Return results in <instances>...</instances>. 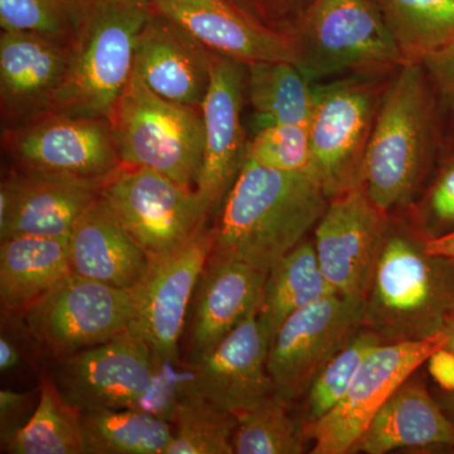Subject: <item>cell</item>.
Here are the masks:
<instances>
[{"label": "cell", "mask_w": 454, "mask_h": 454, "mask_svg": "<svg viewBox=\"0 0 454 454\" xmlns=\"http://www.w3.org/2000/svg\"><path fill=\"white\" fill-rule=\"evenodd\" d=\"M268 274L243 260L212 254L192 301L187 361H196L260 309Z\"/></svg>", "instance_id": "21"}, {"label": "cell", "mask_w": 454, "mask_h": 454, "mask_svg": "<svg viewBox=\"0 0 454 454\" xmlns=\"http://www.w3.org/2000/svg\"><path fill=\"white\" fill-rule=\"evenodd\" d=\"M33 397L28 393L3 389L0 391V438L2 447L22 428L31 418Z\"/></svg>", "instance_id": "39"}, {"label": "cell", "mask_w": 454, "mask_h": 454, "mask_svg": "<svg viewBox=\"0 0 454 454\" xmlns=\"http://www.w3.org/2000/svg\"><path fill=\"white\" fill-rule=\"evenodd\" d=\"M166 454H234L236 417L197 394L178 400Z\"/></svg>", "instance_id": "31"}, {"label": "cell", "mask_w": 454, "mask_h": 454, "mask_svg": "<svg viewBox=\"0 0 454 454\" xmlns=\"http://www.w3.org/2000/svg\"><path fill=\"white\" fill-rule=\"evenodd\" d=\"M164 2H184V0H164Z\"/></svg>", "instance_id": "45"}, {"label": "cell", "mask_w": 454, "mask_h": 454, "mask_svg": "<svg viewBox=\"0 0 454 454\" xmlns=\"http://www.w3.org/2000/svg\"><path fill=\"white\" fill-rule=\"evenodd\" d=\"M89 0H0L2 31L35 33L70 46Z\"/></svg>", "instance_id": "33"}, {"label": "cell", "mask_w": 454, "mask_h": 454, "mask_svg": "<svg viewBox=\"0 0 454 454\" xmlns=\"http://www.w3.org/2000/svg\"><path fill=\"white\" fill-rule=\"evenodd\" d=\"M268 31L289 38L313 0H227Z\"/></svg>", "instance_id": "38"}, {"label": "cell", "mask_w": 454, "mask_h": 454, "mask_svg": "<svg viewBox=\"0 0 454 454\" xmlns=\"http://www.w3.org/2000/svg\"><path fill=\"white\" fill-rule=\"evenodd\" d=\"M429 373L447 393H454V352L447 346L437 349L428 358Z\"/></svg>", "instance_id": "40"}, {"label": "cell", "mask_w": 454, "mask_h": 454, "mask_svg": "<svg viewBox=\"0 0 454 454\" xmlns=\"http://www.w3.org/2000/svg\"><path fill=\"white\" fill-rule=\"evenodd\" d=\"M393 74H346L313 83L310 148L316 177L328 199L360 187L367 146Z\"/></svg>", "instance_id": "7"}, {"label": "cell", "mask_w": 454, "mask_h": 454, "mask_svg": "<svg viewBox=\"0 0 454 454\" xmlns=\"http://www.w3.org/2000/svg\"><path fill=\"white\" fill-rule=\"evenodd\" d=\"M447 343V334L441 331L428 339L385 342L373 349L339 404L321 419L304 424V439L315 443L310 453H352L379 409Z\"/></svg>", "instance_id": "10"}, {"label": "cell", "mask_w": 454, "mask_h": 454, "mask_svg": "<svg viewBox=\"0 0 454 454\" xmlns=\"http://www.w3.org/2000/svg\"><path fill=\"white\" fill-rule=\"evenodd\" d=\"M390 225V215L363 187L330 200L313 241L325 279L337 294L365 300Z\"/></svg>", "instance_id": "14"}, {"label": "cell", "mask_w": 454, "mask_h": 454, "mask_svg": "<svg viewBox=\"0 0 454 454\" xmlns=\"http://www.w3.org/2000/svg\"><path fill=\"white\" fill-rule=\"evenodd\" d=\"M444 153L443 130L428 77L420 62H406L385 90L360 187L391 216L419 199Z\"/></svg>", "instance_id": "2"}, {"label": "cell", "mask_w": 454, "mask_h": 454, "mask_svg": "<svg viewBox=\"0 0 454 454\" xmlns=\"http://www.w3.org/2000/svg\"><path fill=\"white\" fill-rule=\"evenodd\" d=\"M210 223L175 252L152 259L133 289L136 315L130 330L148 343L155 360L179 357L188 309L212 253Z\"/></svg>", "instance_id": "13"}, {"label": "cell", "mask_w": 454, "mask_h": 454, "mask_svg": "<svg viewBox=\"0 0 454 454\" xmlns=\"http://www.w3.org/2000/svg\"><path fill=\"white\" fill-rule=\"evenodd\" d=\"M2 450L11 454H86L82 411L66 399L56 381L43 379L31 418Z\"/></svg>", "instance_id": "28"}, {"label": "cell", "mask_w": 454, "mask_h": 454, "mask_svg": "<svg viewBox=\"0 0 454 454\" xmlns=\"http://www.w3.org/2000/svg\"><path fill=\"white\" fill-rule=\"evenodd\" d=\"M259 310L210 352L187 361L186 393L206 397L235 417L274 393L268 370L271 333Z\"/></svg>", "instance_id": "17"}, {"label": "cell", "mask_w": 454, "mask_h": 454, "mask_svg": "<svg viewBox=\"0 0 454 454\" xmlns=\"http://www.w3.org/2000/svg\"><path fill=\"white\" fill-rule=\"evenodd\" d=\"M86 454H166L173 424L139 409L82 411Z\"/></svg>", "instance_id": "29"}, {"label": "cell", "mask_w": 454, "mask_h": 454, "mask_svg": "<svg viewBox=\"0 0 454 454\" xmlns=\"http://www.w3.org/2000/svg\"><path fill=\"white\" fill-rule=\"evenodd\" d=\"M420 64L437 101L446 155L454 152V43L427 56Z\"/></svg>", "instance_id": "37"}, {"label": "cell", "mask_w": 454, "mask_h": 454, "mask_svg": "<svg viewBox=\"0 0 454 454\" xmlns=\"http://www.w3.org/2000/svg\"><path fill=\"white\" fill-rule=\"evenodd\" d=\"M134 71L160 98L201 107L210 85V51L154 7L137 41Z\"/></svg>", "instance_id": "20"}, {"label": "cell", "mask_w": 454, "mask_h": 454, "mask_svg": "<svg viewBox=\"0 0 454 454\" xmlns=\"http://www.w3.org/2000/svg\"><path fill=\"white\" fill-rule=\"evenodd\" d=\"M442 399H443L442 404H443L444 411L454 422V393H447Z\"/></svg>", "instance_id": "44"}, {"label": "cell", "mask_w": 454, "mask_h": 454, "mask_svg": "<svg viewBox=\"0 0 454 454\" xmlns=\"http://www.w3.org/2000/svg\"><path fill=\"white\" fill-rule=\"evenodd\" d=\"M454 262L427 252L426 238L391 219L365 298L364 328L387 342L428 339L454 312Z\"/></svg>", "instance_id": "3"}, {"label": "cell", "mask_w": 454, "mask_h": 454, "mask_svg": "<svg viewBox=\"0 0 454 454\" xmlns=\"http://www.w3.org/2000/svg\"><path fill=\"white\" fill-rule=\"evenodd\" d=\"M211 79L202 103L205 149L196 191L215 219L247 158L243 121L247 65L210 52Z\"/></svg>", "instance_id": "16"}, {"label": "cell", "mask_w": 454, "mask_h": 454, "mask_svg": "<svg viewBox=\"0 0 454 454\" xmlns=\"http://www.w3.org/2000/svg\"><path fill=\"white\" fill-rule=\"evenodd\" d=\"M406 62L454 43V0H372Z\"/></svg>", "instance_id": "30"}, {"label": "cell", "mask_w": 454, "mask_h": 454, "mask_svg": "<svg viewBox=\"0 0 454 454\" xmlns=\"http://www.w3.org/2000/svg\"><path fill=\"white\" fill-rule=\"evenodd\" d=\"M14 169L82 178H107L121 166L112 121L50 113L2 130Z\"/></svg>", "instance_id": "12"}, {"label": "cell", "mask_w": 454, "mask_h": 454, "mask_svg": "<svg viewBox=\"0 0 454 454\" xmlns=\"http://www.w3.org/2000/svg\"><path fill=\"white\" fill-rule=\"evenodd\" d=\"M364 316V298L334 293L288 317L269 349L274 393L288 403L307 394L331 358L363 330Z\"/></svg>", "instance_id": "11"}, {"label": "cell", "mask_w": 454, "mask_h": 454, "mask_svg": "<svg viewBox=\"0 0 454 454\" xmlns=\"http://www.w3.org/2000/svg\"><path fill=\"white\" fill-rule=\"evenodd\" d=\"M134 315L133 291L74 273L23 310L27 333L59 361L127 333Z\"/></svg>", "instance_id": "8"}, {"label": "cell", "mask_w": 454, "mask_h": 454, "mask_svg": "<svg viewBox=\"0 0 454 454\" xmlns=\"http://www.w3.org/2000/svg\"><path fill=\"white\" fill-rule=\"evenodd\" d=\"M247 160L267 168L309 173L316 177L309 125L271 124L259 128L250 138Z\"/></svg>", "instance_id": "35"}, {"label": "cell", "mask_w": 454, "mask_h": 454, "mask_svg": "<svg viewBox=\"0 0 454 454\" xmlns=\"http://www.w3.org/2000/svg\"><path fill=\"white\" fill-rule=\"evenodd\" d=\"M59 363L56 384L82 411L139 409L153 384V351L131 330Z\"/></svg>", "instance_id": "15"}, {"label": "cell", "mask_w": 454, "mask_h": 454, "mask_svg": "<svg viewBox=\"0 0 454 454\" xmlns=\"http://www.w3.org/2000/svg\"><path fill=\"white\" fill-rule=\"evenodd\" d=\"M385 342L379 334L363 328L331 358L307 391V423L321 419L339 404L365 358Z\"/></svg>", "instance_id": "34"}, {"label": "cell", "mask_w": 454, "mask_h": 454, "mask_svg": "<svg viewBox=\"0 0 454 454\" xmlns=\"http://www.w3.org/2000/svg\"><path fill=\"white\" fill-rule=\"evenodd\" d=\"M101 195L152 259L175 252L212 219L195 188L143 167L121 164Z\"/></svg>", "instance_id": "9"}, {"label": "cell", "mask_w": 454, "mask_h": 454, "mask_svg": "<svg viewBox=\"0 0 454 454\" xmlns=\"http://www.w3.org/2000/svg\"><path fill=\"white\" fill-rule=\"evenodd\" d=\"M20 360H22V355L16 340L3 331L0 337V370L2 372H11L20 366Z\"/></svg>", "instance_id": "41"}, {"label": "cell", "mask_w": 454, "mask_h": 454, "mask_svg": "<svg viewBox=\"0 0 454 454\" xmlns=\"http://www.w3.org/2000/svg\"><path fill=\"white\" fill-rule=\"evenodd\" d=\"M68 64V47L35 33H0L2 130L53 112Z\"/></svg>", "instance_id": "19"}, {"label": "cell", "mask_w": 454, "mask_h": 454, "mask_svg": "<svg viewBox=\"0 0 454 454\" xmlns=\"http://www.w3.org/2000/svg\"><path fill=\"white\" fill-rule=\"evenodd\" d=\"M411 206L418 232L424 238L454 231V152L444 155L422 199Z\"/></svg>", "instance_id": "36"}, {"label": "cell", "mask_w": 454, "mask_h": 454, "mask_svg": "<svg viewBox=\"0 0 454 454\" xmlns=\"http://www.w3.org/2000/svg\"><path fill=\"white\" fill-rule=\"evenodd\" d=\"M0 241L3 312H23L71 273L70 236L17 235Z\"/></svg>", "instance_id": "25"}, {"label": "cell", "mask_w": 454, "mask_h": 454, "mask_svg": "<svg viewBox=\"0 0 454 454\" xmlns=\"http://www.w3.org/2000/svg\"><path fill=\"white\" fill-rule=\"evenodd\" d=\"M289 404L276 393L236 415L235 454H301L304 439L289 417Z\"/></svg>", "instance_id": "32"}, {"label": "cell", "mask_w": 454, "mask_h": 454, "mask_svg": "<svg viewBox=\"0 0 454 454\" xmlns=\"http://www.w3.org/2000/svg\"><path fill=\"white\" fill-rule=\"evenodd\" d=\"M247 101L259 128L271 124L309 125L313 83L291 61L247 65Z\"/></svg>", "instance_id": "27"}, {"label": "cell", "mask_w": 454, "mask_h": 454, "mask_svg": "<svg viewBox=\"0 0 454 454\" xmlns=\"http://www.w3.org/2000/svg\"><path fill=\"white\" fill-rule=\"evenodd\" d=\"M153 4L186 28L212 53L245 65L259 61L295 64L289 38L256 25L227 0H153Z\"/></svg>", "instance_id": "22"}, {"label": "cell", "mask_w": 454, "mask_h": 454, "mask_svg": "<svg viewBox=\"0 0 454 454\" xmlns=\"http://www.w3.org/2000/svg\"><path fill=\"white\" fill-rule=\"evenodd\" d=\"M110 121L122 166L157 170L196 190L205 149L201 107L160 98L133 71Z\"/></svg>", "instance_id": "6"}, {"label": "cell", "mask_w": 454, "mask_h": 454, "mask_svg": "<svg viewBox=\"0 0 454 454\" xmlns=\"http://www.w3.org/2000/svg\"><path fill=\"white\" fill-rule=\"evenodd\" d=\"M426 447H454V422L423 385L406 380L379 409L352 453Z\"/></svg>", "instance_id": "24"}, {"label": "cell", "mask_w": 454, "mask_h": 454, "mask_svg": "<svg viewBox=\"0 0 454 454\" xmlns=\"http://www.w3.org/2000/svg\"><path fill=\"white\" fill-rule=\"evenodd\" d=\"M153 0H89L70 46L52 113L112 118L134 71L138 35Z\"/></svg>", "instance_id": "4"}, {"label": "cell", "mask_w": 454, "mask_h": 454, "mask_svg": "<svg viewBox=\"0 0 454 454\" xmlns=\"http://www.w3.org/2000/svg\"><path fill=\"white\" fill-rule=\"evenodd\" d=\"M328 203L312 175L267 168L247 158L212 223V254L268 274L309 238Z\"/></svg>", "instance_id": "1"}, {"label": "cell", "mask_w": 454, "mask_h": 454, "mask_svg": "<svg viewBox=\"0 0 454 454\" xmlns=\"http://www.w3.org/2000/svg\"><path fill=\"white\" fill-rule=\"evenodd\" d=\"M443 331L448 337L447 348L452 349L454 352V312L447 317Z\"/></svg>", "instance_id": "43"}, {"label": "cell", "mask_w": 454, "mask_h": 454, "mask_svg": "<svg viewBox=\"0 0 454 454\" xmlns=\"http://www.w3.org/2000/svg\"><path fill=\"white\" fill-rule=\"evenodd\" d=\"M70 249L71 273L129 291L152 262L103 195L74 223Z\"/></svg>", "instance_id": "23"}, {"label": "cell", "mask_w": 454, "mask_h": 454, "mask_svg": "<svg viewBox=\"0 0 454 454\" xmlns=\"http://www.w3.org/2000/svg\"><path fill=\"white\" fill-rule=\"evenodd\" d=\"M106 179L12 169L0 187V240L17 235L68 238L101 196Z\"/></svg>", "instance_id": "18"}, {"label": "cell", "mask_w": 454, "mask_h": 454, "mask_svg": "<svg viewBox=\"0 0 454 454\" xmlns=\"http://www.w3.org/2000/svg\"><path fill=\"white\" fill-rule=\"evenodd\" d=\"M334 293L319 265L315 241L304 239L268 273L259 313L271 340L293 313Z\"/></svg>", "instance_id": "26"}, {"label": "cell", "mask_w": 454, "mask_h": 454, "mask_svg": "<svg viewBox=\"0 0 454 454\" xmlns=\"http://www.w3.org/2000/svg\"><path fill=\"white\" fill-rule=\"evenodd\" d=\"M289 41L295 65L312 83L390 76L406 64L372 0H313Z\"/></svg>", "instance_id": "5"}, {"label": "cell", "mask_w": 454, "mask_h": 454, "mask_svg": "<svg viewBox=\"0 0 454 454\" xmlns=\"http://www.w3.org/2000/svg\"><path fill=\"white\" fill-rule=\"evenodd\" d=\"M426 249L432 255L454 262V231L437 238L426 239Z\"/></svg>", "instance_id": "42"}]
</instances>
